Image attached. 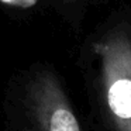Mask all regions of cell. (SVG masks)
I'll use <instances>...</instances> for the list:
<instances>
[{"instance_id":"cell-1","label":"cell","mask_w":131,"mask_h":131,"mask_svg":"<svg viewBox=\"0 0 131 131\" xmlns=\"http://www.w3.org/2000/svg\"><path fill=\"white\" fill-rule=\"evenodd\" d=\"M108 116L116 131H131V34L114 31L97 45Z\"/></svg>"},{"instance_id":"cell-2","label":"cell","mask_w":131,"mask_h":131,"mask_svg":"<svg viewBox=\"0 0 131 131\" xmlns=\"http://www.w3.org/2000/svg\"><path fill=\"white\" fill-rule=\"evenodd\" d=\"M38 121L40 131H82L76 116L59 93L42 104Z\"/></svg>"},{"instance_id":"cell-3","label":"cell","mask_w":131,"mask_h":131,"mask_svg":"<svg viewBox=\"0 0 131 131\" xmlns=\"http://www.w3.org/2000/svg\"><path fill=\"white\" fill-rule=\"evenodd\" d=\"M2 2L17 7H31L37 3V0H2Z\"/></svg>"}]
</instances>
